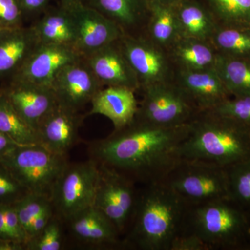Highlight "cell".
<instances>
[{"instance_id": "cell-10", "label": "cell", "mask_w": 250, "mask_h": 250, "mask_svg": "<svg viewBox=\"0 0 250 250\" xmlns=\"http://www.w3.org/2000/svg\"><path fill=\"white\" fill-rule=\"evenodd\" d=\"M118 42L137 77L140 90L173 81L175 68L165 49L143 36L123 34Z\"/></svg>"}, {"instance_id": "cell-44", "label": "cell", "mask_w": 250, "mask_h": 250, "mask_svg": "<svg viewBox=\"0 0 250 250\" xmlns=\"http://www.w3.org/2000/svg\"><path fill=\"white\" fill-rule=\"evenodd\" d=\"M5 29V28L1 27V26H0V31L3 30V29Z\"/></svg>"}, {"instance_id": "cell-6", "label": "cell", "mask_w": 250, "mask_h": 250, "mask_svg": "<svg viewBox=\"0 0 250 250\" xmlns=\"http://www.w3.org/2000/svg\"><path fill=\"white\" fill-rule=\"evenodd\" d=\"M164 183L188 206L231 199L227 169L202 161L181 159Z\"/></svg>"}, {"instance_id": "cell-5", "label": "cell", "mask_w": 250, "mask_h": 250, "mask_svg": "<svg viewBox=\"0 0 250 250\" xmlns=\"http://www.w3.org/2000/svg\"><path fill=\"white\" fill-rule=\"evenodd\" d=\"M0 164L29 192L51 197L67 164L66 156L50 152L41 145L18 146L0 156Z\"/></svg>"}, {"instance_id": "cell-12", "label": "cell", "mask_w": 250, "mask_h": 250, "mask_svg": "<svg viewBox=\"0 0 250 250\" xmlns=\"http://www.w3.org/2000/svg\"><path fill=\"white\" fill-rule=\"evenodd\" d=\"M75 29L74 48L85 57L121 39V28L97 10L86 9L80 4L69 9Z\"/></svg>"}, {"instance_id": "cell-17", "label": "cell", "mask_w": 250, "mask_h": 250, "mask_svg": "<svg viewBox=\"0 0 250 250\" xmlns=\"http://www.w3.org/2000/svg\"><path fill=\"white\" fill-rule=\"evenodd\" d=\"M118 41L83 58L104 87H126L139 91V80Z\"/></svg>"}, {"instance_id": "cell-29", "label": "cell", "mask_w": 250, "mask_h": 250, "mask_svg": "<svg viewBox=\"0 0 250 250\" xmlns=\"http://www.w3.org/2000/svg\"><path fill=\"white\" fill-rule=\"evenodd\" d=\"M217 24L250 29V0H206Z\"/></svg>"}, {"instance_id": "cell-35", "label": "cell", "mask_w": 250, "mask_h": 250, "mask_svg": "<svg viewBox=\"0 0 250 250\" xmlns=\"http://www.w3.org/2000/svg\"><path fill=\"white\" fill-rule=\"evenodd\" d=\"M22 7L18 0H0V26L4 28L22 27Z\"/></svg>"}, {"instance_id": "cell-24", "label": "cell", "mask_w": 250, "mask_h": 250, "mask_svg": "<svg viewBox=\"0 0 250 250\" xmlns=\"http://www.w3.org/2000/svg\"><path fill=\"white\" fill-rule=\"evenodd\" d=\"M147 9L149 16L145 36L167 51L180 37L174 7L154 4Z\"/></svg>"}, {"instance_id": "cell-31", "label": "cell", "mask_w": 250, "mask_h": 250, "mask_svg": "<svg viewBox=\"0 0 250 250\" xmlns=\"http://www.w3.org/2000/svg\"><path fill=\"white\" fill-rule=\"evenodd\" d=\"M62 220L54 215L39 235L28 241L25 250H60L63 244V235L62 223Z\"/></svg>"}, {"instance_id": "cell-18", "label": "cell", "mask_w": 250, "mask_h": 250, "mask_svg": "<svg viewBox=\"0 0 250 250\" xmlns=\"http://www.w3.org/2000/svg\"><path fill=\"white\" fill-rule=\"evenodd\" d=\"M67 223L72 236L83 246L98 249L125 248L115 225L93 206L82 210Z\"/></svg>"}, {"instance_id": "cell-33", "label": "cell", "mask_w": 250, "mask_h": 250, "mask_svg": "<svg viewBox=\"0 0 250 250\" xmlns=\"http://www.w3.org/2000/svg\"><path fill=\"white\" fill-rule=\"evenodd\" d=\"M250 128V95L231 97L209 111Z\"/></svg>"}, {"instance_id": "cell-22", "label": "cell", "mask_w": 250, "mask_h": 250, "mask_svg": "<svg viewBox=\"0 0 250 250\" xmlns=\"http://www.w3.org/2000/svg\"><path fill=\"white\" fill-rule=\"evenodd\" d=\"M179 36L209 41L217 24L209 10L203 5L182 0L174 6Z\"/></svg>"}, {"instance_id": "cell-20", "label": "cell", "mask_w": 250, "mask_h": 250, "mask_svg": "<svg viewBox=\"0 0 250 250\" xmlns=\"http://www.w3.org/2000/svg\"><path fill=\"white\" fill-rule=\"evenodd\" d=\"M39 43L32 27L0 31V77H14Z\"/></svg>"}, {"instance_id": "cell-16", "label": "cell", "mask_w": 250, "mask_h": 250, "mask_svg": "<svg viewBox=\"0 0 250 250\" xmlns=\"http://www.w3.org/2000/svg\"><path fill=\"white\" fill-rule=\"evenodd\" d=\"M2 93L36 131L41 122L58 103L50 87L17 79H12L11 84Z\"/></svg>"}, {"instance_id": "cell-11", "label": "cell", "mask_w": 250, "mask_h": 250, "mask_svg": "<svg viewBox=\"0 0 250 250\" xmlns=\"http://www.w3.org/2000/svg\"><path fill=\"white\" fill-rule=\"evenodd\" d=\"M51 88L59 104L80 111L104 86L82 57L64 67L54 79Z\"/></svg>"}, {"instance_id": "cell-15", "label": "cell", "mask_w": 250, "mask_h": 250, "mask_svg": "<svg viewBox=\"0 0 250 250\" xmlns=\"http://www.w3.org/2000/svg\"><path fill=\"white\" fill-rule=\"evenodd\" d=\"M82 121L79 111L57 103L38 126L40 144L50 152L67 156L78 141Z\"/></svg>"}, {"instance_id": "cell-36", "label": "cell", "mask_w": 250, "mask_h": 250, "mask_svg": "<svg viewBox=\"0 0 250 250\" xmlns=\"http://www.w3.org/2000/svg\"><path fill=\"white\" fill-rule=\"evenodd\" d=\"M170 250H208L203 242L191 233L179 232L171 243Z\"/></svg>"}, {"instance_id": "cell-28", "label": "cell", "mask_w": 250, "mask_h": 250, "mask_svg": "<svg viewBox=\"0 0 250 250\" xmlns=\"http://www.w3.org/2000/svg\"><path fill=\"white\" fill-rule=\"evenodd\" d=\"M96 3L98 11L116 23L124 34L133 35V31L144 24L136 0H96Z\"/></svg>"}, {"instance_id": "cell-32", "label": "cell", "mask_w": 250, "mask_h": 250, "mask_svg": "<svg viewBox=\"0 0 250 250\" xmlns=\"http://www.w3.org/2000/svg\"><path fill=\"white\" fill-rule=\"evenodd\" d=\"M51 202L50 197L47 195L29 192L13 205L26 236L34 219Z\"/></svg>"}, {"instance_id": "cell-43", "label": "cell", "mask_w": 250, "mask_h": 250, "mask_svg": "<svg viewBox=\"0 0 250 250\" xmlns=\"http://www.w3.org/2000/svg\"><path fill=\"white\" fill-rule=\"evenodd\" d=\"M62 1H63L65 5H66L65 8H66L67 9H71L72 8L79 5L77 4V0H62Z\"/></svg>"}, {"instance_id": "cell-14", "label": "cell", "mask_w": 250, "mask_h": 250, "mask_svg": "<svg viewBox=\"0 0 250 250\" xmlns=\"http://www.w3.org/2000/svg\"><path fill=\"white\" fill-rule=\"evenodd\" d=\"M173 81L200 113L211 111L231 97L214 68L175 69Z\"/></svg>"}, {"instance_id": "cell-45", "label": "cell", "mask_w": 250, "mask_h": 250, "mask_svg": "<svg viewBox=\"0 0 250 250\" xmlns=\"http://www.w3.org/2000/svg\"><path fill=\"white\" fill-rule=\"evenodd\" d=\"M248 216H249L250 220V212L248 213Z\"/></svg>"}, {"instance_id": "cell-30", "label": "cell", "mask_w": 250, "mask_h": 250, "mask_svg": "<svg viewBox=\"0 0 250 250\" xmlns=\"http://www.w3.org/2000/svg\"><path fill=\"white\" fill-rule=\"evenodd\" d=\"M226 169L230 198L248 214L250 212V158Z\"/></svg>"}, {"instance_id": "cell-7", "label": "cell", "mask_w": 250, "mask_h": 250, "mask_svg": "<svg viewBox=\"0 0 250 250\" xmlns=\"http://www.w3.org/2000/svg\"><path fill=\"white\" fill-rule=\"evenodd\" d=\"M100 166L91 159L67 164L51 194L54 213L67 222L82 210L92 207L98 187Z\"/></svg>"}, {"instance_id": "cell-21", "label": "cell", "mask_w": 250, "mask_h": 250, "mask_svg": "<svg viewBox=\"0 0 250 250\" xmlns=\"http://www.w3.org/2000/svg\"><path fill=\"white\" fill-rule=\"evenodd\" d=\"M174 68L205 70L214 68L217 52L209 41L179 37L167 49Z\"/></svg>"}, {"instance_id": "cell-40", "label": "cell", "mask_w": 250, "mask_h": 250, "mask_svg": "<svg viewBox=\"0 0 250 250\" xmlns=\"http://www.w3.org/2000/svg\"><path fill=\"white\" fill-rule=\"evenodd\" d=\"M25 250V246L22 243L0 238V250Z\"/></svg>"}, {"instance_id": "cell-23", "label": "cell", "mask_w": 250, "mask_h": 250, "mask_svg": "<svg viewBox=\"0 0 250 250\" xmlns=\"http://www.w3.org/2000/svg\"><path fill=\"white\" fill-rule=\"evenodd\" d=\"M31 27L40 43L74 47L75 24L71 12L66 8L45 15Z\"/></svg>"}, {"instance_id": "cell-38", "label": "cell", "mask_w": 250, "mask_h": 250, "mask_svg": "<svg viewBox=\"0 0 250 250\" xmlns=\"http://www.w3.org/2000/svg\"><path fill=\"white\" fill-rule=\"evenodd\" d=\"M18 146L21 145H18L9 136L0 131V156Z\"/></svg>"}, {"instance_id": "cell-13", "label": "cell", "mask_w": 250, "mask_h": 250, "mask_svg": "<svg viewBox=\"0 0 250 250\" xmlns=\"http://www.w3.org/2000/svg\"><path fill=\"white\" fill-rule=\"evenodd\" d=\"M82 57L71 46L39 43L12 79L51 88L57 74Z\"/></svg>"}, {"instance_id": "cell-27", "label": "cell", "mask_w": 250, "mask_h": 250, "mask_svg": "<svg viewBox=\"0 0 250 250\" xmlns=\"http://www.w3.org/2000/svg\"><path fill=\"white\" fill-rule=\"evenodd\" d=\"M0 131L21 146L41 145L37 131L23 119L2 93H0Z\"/></svg>"}, {"instance_id": "cell-26", "label": "cell", "mask_w": 250, "mask_h": 250, "mask_svg": "<svg viewBox=\"0 0 250 250\" xmlns=\"http://www.w3.org/2000/svg\"><path fill=\"white\" fill-rule=\"evenodd\" d=\"M210 42L219 54L250 59V29L218 25Z\"/></svg>"}, {"instance_id": "cell-39", "label": "cell", "mask_w": 250, "mask_h": 250, "mask_svg": "<svg viewBox=\"0 0 250 250\" xmlns=\"http://www.w3.org/2000/svg\"><path fill=\"white\" fill-rule=\"evenodd\" d=\"M21 7L28 11H36L44 7L47 0H18Z\"/></svg>"}, {"instance_id": "cell-8", "label": "cell", "mask_w": 250, "mask_h": 250, "mask_svg": "<svg viewBox=\"0 0 250 250\" xmlns=\"http://www.w3.org/2000/svg\"><path fill=\"white\" fill-rule=\"evenodd\" d=\"M143 98L135 119L162 127L188 124L200 111L174 81L141 88Z\"/></svg>"}, {"instance_id": "cell-4", "label": "cell", "mask_w": 250, "mask_h": 250, "mask_svg": "<svg viewBox=\"0 0 250 250\" xmlns=\"http://www.w3.org/2000/svg\"><path fill=\"white\" fill-rule=\"evenodd\" d=\"M179 232L198 237L208 250L250 249L249 216L231 199L188 206Z\"/></svg>"}, {"instance_id": "cell-25", "label": "cell", "mask_w": 250, "mask_h": 250, "mask_svg": "<svg viewBox=\"0 0 250 250\" xmlns=\"http://www.w3.org/2000/svg\"><path fill=\"white\" fill-rule=\"evenodd\" d=\"M214 69L231 97L250 95V59L218 54Z\"/></svg>"}, {"instance_id": "cell-1", "label": "cell", "mask_w": 250, "mask_h": 250, "mask_svg": "<svg viewBox=\"0 0 250 250\" xmlns=\"http://www.w3.org/2000/svg\"><path fill=\"white\" fill-rule=\"evenodd\" d=\"M188 124L162 127L134 119L90 146L92 159L143 185L163 183L181 160Z\"/></svg>"}, {"instance_id": "cell-9", "label": "cell", "mask_w": 250, "mask_h": 250, "mask_svg": "<svg viewBox=\"0 0 250 250\" xmlns=\"http://www.w3.org/2000/svg\"><path fill=\"white\" fill-rule=\"evenodd\" d=\"M100 175L93 207L111 222L121 233H126L134 215L139 189L132 179L114 169L99 164Z\"/></svg>"}, {"instance_id": "cell-37", "label": "cell", "mask_w": 250, "mask_h": 250, "mask_svg": "<svg viewBox=\"0 0 250 250\" xmlns=\"http://www.w3.org/2000/svg\"><path fill=\"white\" fill-rule=\"evenodd\" d=\"M54 215V210L52 202L46 207L33 220L30 228L27 233V242L39 235L47 226Z\"/></svg>"}, {"instance_id": "cell-42", "label": "cell", "mask_w": 250, "mask_h": 250, "mask_svg": "<svg viewBox=\"0 0 250 250\" xmlns=\"http://www.w3.org/2000/svg\"><path fill=\"white\" fill-rule=\"evenodd\" d=\"M147 4V8L154 4L165 5V6H177L182 0H144Z\"/></svg>"}, {"instance_id": "cell-41", "label": "cell", "mask_w": 250, "mask_h": 250, "mask_svg": "<svg viewBox=\"0 0 250 250\" xmlns=\"http://www.w3.org/2000/svg\"><path fill=\"white\" fill-rule=\"evenodd\" d=\"M0 238L11 240L10 238L7 226H6V220H5L3 205H0ZM11 241H13V240H11Z\"/></svg>"}, {"instance_id": "cell-3", "label": "cell", "mask_w": 250, "mask_h": 250, "mask_svg": "<svg viewBox=\"0 0 250 250\" xmlns=\"http://www.w3.org/2000/svg\"><path fill=\"white\" fill-rule=\"evenodd\" d=\"M179 156L227 168L250 158V128L211 112H201L181 144Z\"/></svg>"}, {"instance_id": "cell-2", "label": "cell", "mask_w": 250, "mask_h": 250, "mask_svg": "<svg viewBox=\"0 0 250 250\" xmlns=\"http://www.w3.org/2000/svg\"><path fill=\"white\" fill-rule=\"evenodd\" d=\"M188 207L164 182L143 185L123 239L125 248L170 250L171 243L182 228Z\"/></svg>"}, {"instance_id": "cell-19", "label": "cell", "mask_w": 250, "mask_h": 250, "mask_svg": "<svg viewBox=\"0 0 250 250\" xmlns=\"http://www.w3.org/2000/svg\"><path fill=\"white\" fill-rule=\"evenodd\" d=\"M135 93L126 87H104L92 100L87 116L102 115L113 123L114 130L123 129L136 118L139 103Z\"/></svg>"}, {"instance_id": "cell-34", "label": "cell", "mask_w": 250, "mask_h": 250, "mask_svg": "<svg viewBox=\"0 0 250 250\" xmlns=\"http://www.w3.org/2000/svg\"><path fill=\"white\" fill-rule=\"evenodd\" d=\"M29 191L0 164V205H14Z\"/></svg>"}]
</instances>
